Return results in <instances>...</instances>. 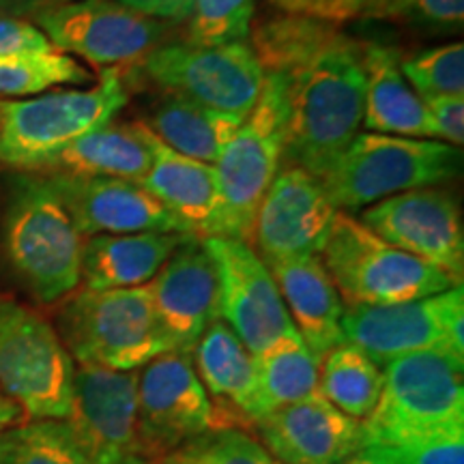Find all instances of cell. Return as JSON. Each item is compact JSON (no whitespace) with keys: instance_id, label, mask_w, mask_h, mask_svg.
I'll list each match as a JSON object with an SVG mask.
<instances>
[{"instance_id":"cell-1","label":"cell","mask_w":464,"mask_h":464,"mask_svg":"<svg viewBox=\"0 0 464 464\" xmlns=\"http://www.w3.org/2000/svg\"><path fill=\"white\" fill-rule=\"evenodd\" d=\"M252 42L265 73L288 84L284 158L321 181L362 133L363 44L335 22L290 14L260 22Z\"/></svg>"},{"instance_id":"cell-2","label":"cell","mask_w":464,"mask_h":464,"mask_svg":"<svg viewBox=\"0 0 464 464\" xmlns=\"http://www.w3.org/2000/svg\"><path fill=\"white\" fill-rule=\"evenodd\" d=\"M3 246L14 274L42 304L67 299L82 282L84 237L44 174L15 179Z\"/></svg>"},{"instance_id":"cell-3","label":"cell","mask_w":464,"mask_h":464,"mask_svg":"<svg viewBox=\"0 0 464 464\" xmlns=\"http://www.w3.org/2000/svg\"><path fill=\"white\" fill-rule=\"evenodd\" d=\"M127 100L121 69H103L91 89L0 100V166L42 172L78 138L112 123Z\"/></svg>"},{"instance_id":"cell-4","label":"cell","mask_w":464,"mask_h":464,"mask_svg":"<svg viewBox=\"0 0 464 464\" xmlns=\"http://www.w3.org/2000/svg\"><path fill=\"white\" fill-rule=\"evenodd\" d=\"M54 329L78 365L133 372L174 351L155 316L149 286L82 288L69 295Z\"/></svg>"},{"instance_id":"cell-5","label":"cell","mask_w":464,"mask_h":464,"mask_svg":"<svg viewBox=\"0 0 464 464\" xmlns=\"http://www.w3.org/2000/svg\"><path fill=\"white\" fill-rule=\"evenodd\" d=\"M460 168L462 150L448 142L363 131L321 183L338 211L353 213L404 191L439 188Z\"/></svg>"},{"instance_id":"cell-6","label":"cell","mask_w":464,"mask_h":464,"mask_svg":"<svg viewBox=\"0 0 464 464\" xmlns=\"http://www.w3.org/2000/svg\"><path fill=\"white\" fill-rule=\"evenodd\" d=\"M288 84L280 73H265V84L230 142L219 155L218 218L213 237L249 241L258 207L280 172L286 149Z\"/></svg>"},{"instance_id":"cell-7","label":"cell","mask_w":464,"mask_h":464,"mask_svg":"<svg viewBox=\"0 0 464 464\" xmlns=\"http://www.w3.org/2000/svg\"><path fill=\"white\" fill-rule=\"evenodd\" d=\"M462 365L434 351L382 365L379 404L362 421L365 443L400 448L428 434L464 428Z\"/></svg>"},{"instance_id":"cell-8","label":"cell","mask_w":464,"mask_h":464,"mask_svg":"<svg viewBox=\"0 0 464 464\" xmlns=\"http://www.w3.org/2000/svg\"><path fill=\"white\" fill-rule=\"evenodd\" d=\"M321 260L348 307L404 304L462 286L437 266L382 241L344 211L334 219Z\"/></svg>"},{"instance_id":"cell-9","label":"cell","mask_w":464,"mask_h":464,"mask_svg":"<svg viewBox=\"0 0 464 464\" xmlns=\"http://www.w3.org/2000/svg\"><path fill=\"white\" fill-rule=\"evenodd\" d=\"M75 363L45 318L0 293V390L31 420H67Z\"/></svg>"},{"instance_id":"cell-10","label":"cell","mask_w":464,"mask_h":464,"mask_svg":"<svg viewBox=\"0 0 464 464\" xmlns=\"http://www.w3.org/2000/svg\"><path fill=\"white\" fill-rule=\"evenodd\" d=\"M342 335L381 368L392 359L426 351L464 363V290L454 286L393 305L344 307Z\"/></svg>"},{"instance_id":"cell-11","label":"cell","mask_w":464,"mask_h":464,"mask_svg":"<svg viewBox=\"0 0 464 464\" xmlns=\"http://www.w3.org/2000/svg\"><path fill=\"white\" fill-rule=\"evenodd\" d=\"M140 65L150 82L168 95L239 119L252 112L265 84V69L246 42L160 45Z\"/></svg>"},{"instance_id":"cell-12","label":"cell","mask_w":464,"mask_h":464,"mask_svg":"<svg viewBox=\"0 0 464 464\" xmlns=\"http://www.w3.org/2000/svg\"><path fill=\"white\" fill-rule=\"evenodd\" d=\"M235 428L196 374L189 353L170 351L138 372V434L150 462L213 430Z\"/></svg>"},{"instance_id":"cell-13","label":"cell","mask_w":464,"mask_h":464,"mask_svg":"<svg viewBox=\"0 0 464 464\" xmlns=\"http://www.w3.org/2000/svg\"><path fill=\"white\" fill-rule=\"evenodd\" d=\"M52 48L78 56L97 69L142 63L161 45L164 24L116 0H72L33 15Z\"/></svg>"},{"instance_id":"cell-14","label":"cell","mask_w":464,"mask_h":464,"mask_svg":"<svg viewBox=\"0 0 464 464\" xmlns=\"http://www.w3.org/2000/svg\"><path fill=\"white\" fill-rule=\"evenodd\" d=\"M69 430L92 464H153L138 434V372L78 365Z\"/></svg>"},{"instance_id":"cell-15","label":"cell","mask_w":464,"mask_h":464,"mask_svg":"<svg viewBox=\"0 0 464 464\" xmlns=\"http://www.w3.org/2000/svg\"><path fill=\"white\" fill-rule=\"evenodd\" d=\"M202 246L218 274V318L252 355L295 327L269 266L247 241L205 237Z\"/></svg>"},{"instance_id":"cell-16","label":"cell","mask_w":464,"mask_h":464,"mask_svg":"<svg viewBox=\"0 0 464 464\" xmlns=\"http://www.w3.org/2000/svg\"><path fill=\"white\" fill-rule=\"evenodd\" d=\"M362 222L382 241L437 266L456 284L464 276V226L450 189L423 188L363 208Z\"/></svg>"},{"instance_id":"cell-17","label":"cell","mask_w":464,"mask_h":464,"mask_svg":"<svg viewBox=\"0 0 464 464\" xmlns=\"http://www.w3.org/2000/svg\"><path fill=\"white\" fill-rule=\"evenodd\" d=\"M335 216L338 208L314 174L288 166L260 202L249 239L265 263L321 256Z\"/></svg>"},{"instance_id":"cell-18","label":"cell","mask_w":464,"mask_h":464,"mask_svg":"<svg viewBox=\"0 0 464 464\" xmlns=\"http://www.w3.org/2000/svg\"><path fill=\"white\" fill-rule=\"evenodd\" d=\"M82 237L177 232L191 235L142 183L110 177L44 174Z\"/></svg>"},{"instance_id":"cell-19","label":"cell","mask_w":464,"mask_h":464,"mask_svg":"<svg viewBox=\"0 0 464 464\" xmlns=\"http://www.w3.org/2000/svg\"><path fill=\"white\" fill-rule=\"evenodd\" d=\"M147 286L174 351L191 355L218 318V274L200 237H188Z\"/></svg>"},{"instance_id":"cell-20","label":"cell","mask_w":464,"mask_h":464,"mask_svg":"<svg viewBox=\"0 0 464 464\" xmlns=\"http://www.w3.org/2000/svg\"><path fill=\"white\" fill-rule=\"evenodd\" d=\"M263 448L282 464H338L363 448V426L321 393L284 406L256 423Z\"/></svg>"},{"instance_id":"cell-21","label":"cell","mask_w":464,"mask_h":464,"mask_svg":"<svg viewBox=\"0 0 464 464\" xmlns=\"http://www.w3.org/2000/svg\"><path fill=\"white\" fill-rule=\"evenodd\" d=\"M133 127L150 155V168L140 183L191 235L213 237L219 207L216 168L172 150L142 121Z\"/></svg>"},{"instance_id":"cell-22","label":"cell","mask_w":464,"mask_h":464,"mask_svg":"<svg viewBox=\"0 0 464 464\" xmlns=\"http://www.w3.org/2000/svg\"><path fill=\"white\" fill-rule=\"evenodd\" d=\"M280 290L290 321L318 362L344 342V301L324 269L321 256L266 263Z\"/></svg>"},{"instance_id":"cell-23","label":"cell","mask_w":464,"mask_h":464,"mask_svg":"<svg viewBox=\"0 0 464 464\" xmlns=\"http://www.w3.org/2000/svg\"><path fill=\"white\" fill-rule=\"evenodd\" d=\"M402 54L392 45L363 44V121L362 127L387 136L434 140L426 103L406 82Z\"/></svg>"},{"instance_id":"cell-24","label":"cell","mask_w":464,"mask_h":464,"mask_svg":"<svg viewBox=\"0 0 464 464\" xmlns=\"http://www.w3.org/2000/svg\"><path fill=\"white\" fill-rule=\"evenodd\" d=\"M196 374L216 409L237 423H254L256 415V363L247 346L224 321L216 318L191 353Z\"/></svg>"},{"instance_id":"cell-25","label":"cell","mask_w":464,"mask_h":464,"mask_svg":"<svg viewBox=\"0 0 464 464\" xmlns=\"http://www.w3.org/2000/svg\"><path fill=\"white\" fill-rule=\"evenodd\" d=\"M188 237L191 235H177V232L92 235L82 247L84 288L114 290L147 286Z\"/></svg>"},{"instance_id":"cell-26","label":"cell","mask_w":464,"mask_h":464,"mask_svg":"<svg viewBox=\"0 0 464 464\" xmlns=\"http://www.w3.org/2000/svg\"><path fill=\"white\" fill-rule=\"evenodd\" d=\"M150 168L149 149L136 127L108 123L86 133L56 155L42 174L110 177L140 183Z\"/></svg>"},{"instance_id":"cell-27","label":"cell","mask_w":464,"mask_h":464,"mask_svg":"<svg viewBox=\"0 0 464 464\" xmlns=\"http://www.w3.org/2000/svg\"><path fill=\"white\" fill-rule=\"evenodd\" d=\"M256 363V415L254 423L265 415L301 400L318 396V365L321 362L301 338L297 329L280 335L258 355Z\"/></svg>"},{"instance_id":"cell-28","label":"cell","mask_w":464,"mask_h":464,"mask_svg":"<svg viewBox=\"0 0 464 464\" xmlns=\"http://www.w3.org/2000/svg\"><path fill=\"white\" fill-rule=\"evenodd\" d=\"M243 119L218 112L200 103L168 95L150 114L149 127L161 142L177 153L216 166L230 138L239 130Z\"/></svg>"},{"instance_id":"cell-29","label":"cell","mask_w":464,"mask_h":464,"mask_svg":"<svg viewBox=\"0 0 464 464\" xmlns=\"http://www.w3.org/2000/svg\"><path fill=\"white\" fill-rule=\"evenodd\" d=\"M318 392L344 415L363 421L379 404L382 368L357 346L342 342L321 359Z\"/></svg>"},{"instance_id":"cell-30","label":"cell","mask_w":464,"mask_h":464,"mask_svg":"<svg viewBox=\"0 0 464 464\" xmlns=\"http://www.w3.org/2000/svg\"><path fill=\"white\" fill-rule=\"evenodd\" d=\"M92 73L58 50H31L0 56V100L44 95L56 86H84Z\"/></svg>"},{"instance_id":"cell-31","label":"cell","mask_w":464,"mask_h":464,"mask_svg":"<svg viewBox=\"0 0 464 464\" xmlns=\"http://www.w3.org/2000/svg\"><path fill=\"white\" fill-rule=\"evenodd\" d=\"M0 464H92L65 420H33L0 434Z\"/></svg>"},{"instance_id":"cell-32","label":"cell","mask_w":464,"mask_h":464,"mask_svg":"<svg viewBox=\"0 0 464 464\" xmlns=\"http://www.w3.org/2000/svg\"><path fill=\"white\" fill-rule=\"evenodd\" d=\"M400 69L421 102L434 97H464L462 44L439 45L413 56H402Z\"/></svg>"},{"instance_id":"cell-33","label":"cell","mask_w":464,"mask_h":464,"mask_svg":"<svg viewBox=\"0 0 464 464\" xmlns=\"http://www.w3.org/2000/svg\"><path fill=\"white\" fill-rule=\"evenodd\" d=\"M254 0H191L188 39L194 45L239 44L252 34Z\"/></svg>"},{"instance_id":"cell-34","label":"cell","mask_w":464,"mask_h":464,"mask_svg":"<svg viewBox=\"0 0 464 464\" xmlns=\"http://www.w3.org/2000/svg\"><path fill=\"white\" fill-rule=\"evenodd\" d=\"M161 464H282L239 428H224L189 440L161 458Z\"/></svg>"},{"instance_id":"cell-35","label":"cell","mask_w":464,"mask_h":464,"mask_svg":"<svg viewBox=\"0 0 464 464\" xmlns=\"http://www.w3.org/2000/svg\"><path fill=\"white\" fill-rule=\"evenodd\" d=\"M362 15L458 31L464 20V0H365Z\"/></svg>"},{"instance_id":"cell-36","label":"cell","mask_w":464,"mask_h":464,"mask_svg":"<svg viewBox=\"0 0 464 464\" xmlns=\"http://www.w3.org/2000/svg\"><path fill=\"white\" fill-rule=\"evenodd\" d=\"M393 450L402 464H464V428L428 434Z\"/></svg>"},{"instance_id":"cell-37","label":"cell","mask_w":464,"mask_h":464,"mask_svg":"<svg viewBox=\"0 0 464 464\" xmlns=\"http://www.w3.org/2000/svg\"><path fill=\"white\" fill-rule=\"evenodd\" d=\"M423 103L430 116L434 140L460 149L464 144V97H434Z\"/></svg>"},{"instance_id":"cell-38","label":"cell","mask_w":464,"mask_h":464,"mask_svg":"<svg viewBox=\"0 0 464 464\" xmlns=\"http://www.w3.org/2000/svg\"><path fill=\"white\" fill-rule=\"evenodd\" d=\"M31 50H52V44L24 17L0 15V56Z\"/></svg>"},{"instance_id":"cell-39","label":"cell","mask_w":464,"mask_h":464,"mask_svg":"<svg viewBox=\"0 0 464 464\" xmlns=\"http://www.w3.org/2000/svg\"><path fill=\"white\" fill-rule=\"evenodd\" d=\"M116 3L158 22L188 20L191 11V0H116Z\"/></svg>"},{"instance_id":"cell-40","label":"cell","mask_w":464,"mask_h":464,"mask_svg":"<svg viewBox=\"0 0 464 464\" xmlns=\"http://www.w3.org/2000/svg\"><path fill=\"white\" fill-rule=\"evenodd\" d=\"M338 464H402L396 454V450L387 448V445L365 443L363 448L353 451L351 456Z\"/></svg>"},{"instance_id":"cell-41","label":"cell","mask_w":464,"mask_h":464,"mask_svg":"<svg viewBox=\"0 0 464 464\" xmlns=\"http://www.w3.org/2000/svg\"><path fill=\"white\" fill-rule=\"evenodd\" d=\"M22 417H24V411L20 409V404L14 402L7 393L0 390V434L17 426L22 421Z\"/></svg>"},{"instance_id":"cell-42","label":"cell","mask_w":464,"mask_h":464,"mask_svg":"<svg viewBox=\"0 0 464 464\" xmlns=\"http://www.w3.org/2000/svg\"><path fill=\"white\" fill-rule=\"evenodd\" d=\"M329 9H332V22H346L353 17L362 15L365 0H327Z\"/></svg>"},{"instance_id":"cell-43","label":"cell","mask_w":464,"mask_h":464,"mask_svg":"<svg viewBox=\"0 0 464 464\" xmlns=\"http://www.w3.org/2000/svg\"><path fill=\"white\" fill-rule=\"evenodd\" d=\"M34 15L33 5H28L26 0H0V15H9V17H20V15Z\"/></svg>"},{"instance_id":"cell-44","label":"cell","mask_w":464,"mask_h":464,"mask_svg":"<svg viewBox=\"0 0 464 464\" xmlns=\"http://www.w3.org/2000/svg\"><path fill=\"white\" fill-rule=\"evenodd\" d=\"M28 5H33L34 11H42L45 7H52V5H63V3H72V0H26Z\"/></svg>"}]
</instances>
